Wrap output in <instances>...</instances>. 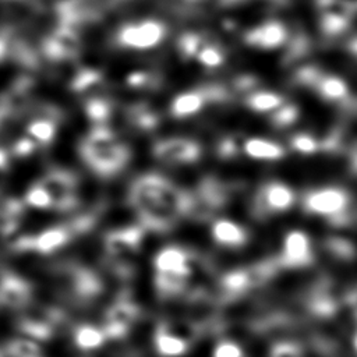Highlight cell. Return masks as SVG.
<instances>
[{
	"mask_svg": "<svg viewBox=\"0 0 357 357\" xmlns=\"http://www.w3.org/2000/svg\"><path fill=\"white\" fill-rule=\"evenodd\" d=\"M84 156L92 170L100 176H112L117 173L127 160L126 151L116 145L113 139L98 135L88 141L84 148Z\"/></svg>",
	"mask_w": 357,
	"mask_h": 357,
	"instance_id": "obj_4",
	"label": "cell"
},
{
	"mask_svg": "<svg viewBox=\"0 0 357 357\" xmlns=\"http://www.w3.org/2000/svg\"><path fill=\"white\" fill-rule=\"evenodd\" d=\"M286 29L279 22L262 24L247 33V42L251 46L262 49H273L280 46L286 39Z\"/></svg>",
	"mask_w": 357,
	"mask_h": 357,
	"instance_id": "obj_15",
	"label": "cell"
},
{
	"mask_svg": "<svg viewBox=\"0 0 357 357\" xmlns=\"http://www.w3.org/2000/svg\"><path fill=\"white\" fill-rule=\"evenodd\" d=\"M347 21L349 20H346V18L324 14V17H322V28H324V31L326 33L335 35V33H339L340 31L344 29V26L347 25Z\"/></svg>",
	"mask_w": 357,
	"mask_h": 357,
	"instance_id": "obj_30",
	"label": "cell"
},
{
	"mask_svg": "<svg viewBox=\"0 0 357 357\" xmlns=\"http://www.w3.org/2000/svg\"><path fill=\"white\" fill-rule=\"evenodd\" d=\"M291 146L301 153H312L318 149V141L308 134H297L291 138Z\"/></svg>",
	"mask_w": 357,
	"mask_h": 357,
	"instance_id": "obj_28",
	"label": "cell"
},
{
	"mask_svg": "<svg viewBox=\"0 0 357 357\" xmlns=\"http://www.w3.org/2000/svg\"><path fill=\"white\" fill-rule=\"evenodd\" d=\"M199 153L201 149L195 142L183 138L166 139L155 149L156 158L167 163H190L197 160Z\"/></svg>",
	"mask_w": 357,
	"mask_h": 357,
	"instance_id": "obj_12",
	"label": "cell"
},
{
	"mask_svg": "<svg viewBox=\"0 0 357 357\" xmlns=\"http://www.w3.org/2000/svg\"><path fill=\"white\" fill-rule=\"evenodd\" d=\"M106 335L102 328L93 325H79L74 331V343L81 350H96L106 342Z\"/></svg>",
	"mask_w": 357,
	"mask_h": 357,
	"instance_id": "obj_19",
	"label": "cell"
},
{
	"mask_svg": "<svg viewBox=\"0 0 357 357\" xmlns=\"http://www.w3.org/2000/svg\"><path fill=\"white\" fill-rule=\"evenodd\" d=\"M8 357H45L40 346L32 339H13L6 346Z\"/></svg>",
	"mask_w": 357,
	"mask_h": 357,
	"instance_id": "obj_24",
	"label": "cell"
},
{
	"mask_svg": "<svg viewBox=\"0 0 357 357\" xmlns=\"http://www.w3.org/2000/svg\"><path fill=\"white\" fill-rule=\"evenodd\" d=\"M294 202L290 187L282 183H269L258 192L257 209L259 213H280L287 211Z\"/></svg>",
	"mask_w": 357,
	"mask_h": 357,
	"instance_id": "obj_10",
	"label": "cell"
},
{
	"mask_svg": "<svg viewBox=\"0 0 357 357\" xmlns=\"http://www.w3.org/2000/svg\"><path fill=\"white\" fill-rule=\"evenodd\" d=\"M195 57L202 66L208 68H215L223 63L222 52L213 45H202Z\"/></svg>",
	"mask_w": 357,
	"mask_h": 357,
	"instance_id": "obj_26",
	"label": "cell"
},
{
	"mask_svg": "<svg viewBox=\"0 0 357 357\" xmlns=\"http://www.w3.org/2000/svg\"><path fill=\"white\" fill-rule=\"evenodd\" d=\"M315 86L321 93V96L328 100H340L347 95V85L339 77H333V75L319 77L318 81L315 82Z\"/></svg>",
	"mask_w": 357,
	"mask_h": 357,
	"instance_id": "obj_22",
	"label": "cell"
},
{
	"mask_svg": "<svg viewBox=\"0 0 357 357\" xmlns=\"http://www.w3.org/2000/svg\"><path fill=\"white\" fill-rule=\"evenodd\" d=\"M312 259L311 243L305 233L293 230L286 234L282 250V264L284 266H305Z\"/></svg>",
	"mask_w": 357,
	"mask_h": 357,
	"instance_id": "obj_11",
	"label": "cell"
},
{
	"mask_svg": "<svg viewBox=\"0 0 357 357\" xmlns=\"http://www.w3.org/2000/svg\"><path fill=\"white\" fill-rule=\"evenodd\" d=\"M141 315L139 307L130 298L121 296L105 311L103 332L107 339L124 337Z\"/></svg>",
	"mask_w": 357,
	"mask_h": 357,
	"instance_id": "obj_6",
	"label": "cell"
},
{
	"mask_svg": "<svg viewBox=\"0 0 357 357\" xmlns=\"http://www.w3.org/2000/svg\"><path fill=\"white\" fill-rule=\"evenodd\" d=\"M351 304H353V307H354L356 311H357V290L351 294Z\"/></svg>",
	"mask_w": 357,
	"mask_h": 357,
	"instance_id": "obj_32",
	"label": "cell"
},
{
	"mask_svg": "<svg viewBox=\"0 0 357 357\" xmlns=\"http://www.w3.org/2000/svg\"><path fill=\"white\" fill-rule=\"evenodd\" d=\"M64 318V312L54 307L26 305L18 319V326L28 337L47 340L54 335L57 326L63 324Z\"/></svg>",
	"mask_w": 357,
	"mask_h": 357,
	"instance_id": "obj_5",
	"label": "cell"
},
{
	"mask_svg": "<svg viewBox=\"0 0 357 357\" xmlns=\"http://www.w3.org/2000/svg\"><path fill=\"white\" fill-rule=\"evenodd\" d=\"M156 273H174L190 276L192 273L190 254L178 247H166L160 250L153 259Z\"/></svg>",
	"mask_w": 357,
	"mask_h": 357,
	"instance_id": "obj_13",
	"label": "cell"
},
{
	"mask_svg": "<svg viewBox=\"0 0 357 357\" xmlns=\"http://www.w3.org/2000/svg\"><path fill=\"white\" fill-rule=\"evenodd\" d=\"M155 349L165 357H177L188 350V340L169 332L162 325H158L153 336Z\"/></svg>",
	"mask_w": 357,
	"mask_h": 357,
	"instance_id": "obj_17",
	"label": "cell"
},
{
	"mask_svg": "<svg viewBox=\"0 0 357 357\" xmlns=\"http://www.w3.org/2000/svg\"><path fill=\"white\" fill-rule=\"evenodd\" d=\"M38 183L49 194L52 199V209L66 212L77 206V180L68 172H50Z\"/></svg>",
	"mask_w": 357,
	"mask_h": 357,
	"instance_id": "obj_7",
	"label": "cell"
},
{
	"mask_svg": "<svg viewBox=\"0 0 357 357\" xmlns=\"http://www.w3.org/2000/svg\"><path fill=\"white\" fill-rule=\"evenodd\" d=\"M144 230L141 226H128L110 230L105 234L103 247L107 265L117 276L126 279L131 271V258L139 250Z\"/></svg>",
	"mask_w": 357,
	"mask_h": 357,
	"instance_id": "obj_2",
	"label": "cell"
},
{
	"mask_svg": "<svg viewBox=\"0 0 357 357\" xmlns=\"http://www.w3.org/2000/svg\"><path fill=\"white\" fill-rule=\"evenodd\" d=\"M354 346H356V350H357V335H356V337H354Z\"/></svg>",
	"mask_w": 357,
	"mask_h": 357,
	"instance_id": "obj_33",
	"label": "cell"
},
{
	"mask_svg": "<svg viewBox=\"0 0 357 357\" xmlns=\"http://www.w3.org/2000/svg\"><path fill=\"white\" fill-rule=\"evenodd\" d=\"M128 201L139 216L142 226L153 230H166L191 209V198L169 180L148 174L137 178Z\"/></svg>",
	"mask_w": 357,
	"mask_h": 357,
	"instance_id": "obj_1",
	"label": "cell"
},
{
	"mask_svg": "<svg viewBox=\"0 0 357 357\" xmlns=\"http://www.w3.org/2000/svg\"><path fill=\"white\" fill-rule=\"evenodd\" d=\"M349 197L339 188H321L310 192L304 199V206L308 212L318 216L337 218L347 208Z\"/></svg>",
	"mask_w": 357,
	"mask_h": 357,
	"instance_id": "obj_8",
	"label": "cell"
},
{
	"mask_svg": "<svg viewBox=\"0 0 357 357\" xmlns=\"http://www.w3.org/2000/svg\"><path fill=\"white\" fill-rule=\"evenodd\" d=\"M73 238L71 231L66 225L53 226L47 230L31 236V251L40 254H52L64 247Z\"/></svg>",
	"mask_w": 357,
	"mask_h": 357,
	"instance_id": "obj_14",
	"label": "cell"
},
{
	"mask_svg": "<svg viewBox=\"0 0 357 357\" xmlns=\"http://www.w3.org/2000/svg\"><path fill=\"white\" fill-rule=\"evenodd\" d=\"M298 116V110L296 109V106L293 105H286L282 106L273 116H272V121L279 126V127H286L294 123V120Z\"/></svg>",
	"mask_w": 357,
	"mask_h": 357,
	"instance_id": "obj_27",
	"label": "cell"
},
{
	"mask_svg": "<svg viewBox=\"0 0 357 357\" xmlns=\"http://www.w3.org/2000/svg\"><path fill=\"white\" fill-rule=\"evenodd\" d=\"M56 282L63 291L78 303H88L103 290L100 276L89 268L78 264H63L54 271Z\"/></svg>",
	"mask_w": 357,
	"mask_h": 357,
	"instance_id": "obj_3",
	"label": "cell"
},
{
	"mask_svg": "<svg viewBox=\"0 0 357 357\" xmlns=\"http://www.w3.org/2000/svg\"><path fill=\"white\" fill-rule=\"evenodd\" d=\"M24 204L38 209H52V199L46 190L39 184H33L25 194Z\"/></svg>",
	"mask_w": 357,
	"mask_h": 357,
	"instance_id": "obj_25",
	"label": "cell"
},
{
	"mask_svg": "<svg viewBox=\"0 0 357 357\" xmlns=\"http://www.w3.org/2000/svg\"><path fill=\"white\" fill-rule=\"evenodd\" d=\"M247 106L255 112H271L283 106V99L275 92L258 91L247 98Z\"/></svg>",
	"mask_w": 357,
	"mask_h": 357,
	"instance_id": "obj_23",
	"label": "cell"
},
{
	"mask_svg": "<svg viewBox=\"0 0 357 357\" xmlns=\"http://www.w3.org/2000/svg\"><path fill=\"white\" fill-rule=\"evenodd\" d=\"M165 31L163 26L159 25L158 22H144L142 25L132 28L128 32V42L138 46V47H149L155 43H158L162 36H163Z\"/></svg>",
	"mask_w": 357,
	"mask_h": 357,
	"instance_id": "obj_20",
	"label": "cell"
},
{
	"mask_svg": "<svg viewBox=\"0 0 357 357\" xmlns=\"http://www.w3.org/2000/svg\"><path fill=\"white\" fill-rule=\"evenodd\" d=\"M213 357H244V354L238 344L233 342H220L213 351Z\"/></svg>",
	"mask_w": 357,
	"mask_h": 357,
	"instance_id": "obj_31",
	"label": "cell"
},
{
	"mask_svg": "<svg viewBox=\"0 0 357 357\" xmlns=\"http://www.w3.org/2000/svg\"><path fill=\"white\" fill-rule=\"evenodd\" d=\"M205 103V95L202 92H184L178 95L172 105V112L177 117H187L201 110Z\"/></svg>",
	"mask_w": 357,
	"mask_h": 357,
	"instance_id": "obj_21",
	"label": "cell"
},
{
	"mask_svg": "<svg viewBox=\"0 0 357 357\" xmlns=\"http://www.w3.org/2000/svg\"><path fill=\"white\" fill-rule=\"evenodd\" d=\"M32 300V286L21 276L4 272L0 276V307L24 310Z\"/></svg>",
	"mask_w": 357,
	"mask_h": 357,
	"instance_id": "obj_9",
	"label": "cell"
},
{
	"mask_svg": "<svg viewBox=\"0 0 357 357\" xmlns=\"http://www.w3.org/2000/svg\"><path fill=\"white\" fill-rule=\"evenodd\" d=\"M271 357H303V350L296 343L282 342L272 349Z\"/></svg>",
	"mask_w": 357,
	"mask_h": 357,
	"instance_id": "obj_29",
	"label": "cell"
},
{
	"mask_svg": "<svg viewBox=\"0 0 357 357\" xmlns=\"http://www.w3.org/2000/svg\"><path fill=\"white\" fill-rule=\"evenodd\" d=\"M212 237L222 245L240 247L247 241V231L231 220L220 219L212 226Z\"/></svg>",
	"mask_w": 357,
	"mask_h": 357,
	"instance_id": "obj_16",
	"label": "cell"
},
{
	"mask_svg": "<svg viewBox=\"0 0 357 357\" xmlns=\"http://www.w3.org/2000/svg\"><path fill=\"white\" fill-rule=\"evenodd\" d=\"M243 151L252 159L257 160H276L284 155L280 145L264 139V138H248L243 142Z\"/></svg>",
	"mask_w": 357,
	"mask_h": 357,
	"instance_id": "obj_18",
	"label": "cell"
}]
</instances>
